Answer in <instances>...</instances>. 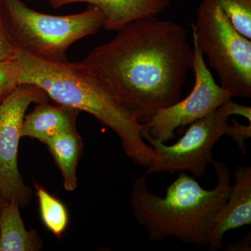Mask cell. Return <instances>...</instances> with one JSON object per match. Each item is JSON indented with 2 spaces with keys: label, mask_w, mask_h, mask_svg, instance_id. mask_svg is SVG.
<instances>
[{
  "label": "cell",
  "mask_w": 251,
  "mask_h": 251,
  "mask_svg": "<svg viewBox=\"0 0 251 251\" xmlns=\"http://www.w3.org/2000/svg\"><path fill=\"white\" fill-rule=\"evenodd\" d=\"M227 251H251V234L246 237L242 242H238L237 244H231L227 248Z\"/></svg>",
  "instance_id": "obj_19"
},
{
  "label": "cell",
  "mask_w": 251,
  "mask_h": 251,
  "mask_svg": "<svg viewBox=\"0 0 251 251\" xmlns=\"http://www.w3.org/2000/svg\"><path fill=\"white\" fill-rule=\"evenodd\" d=\"M234 184L213 223L209 234V250L223 247L224 234L230 229L251 224V168L238 166L233 175Z\"/></svg>",
  "instance_id": "obj_9"
},
{
  "label": "cell",
  "mask_w": 251,
  "mask_h": 251,
  "mask_svg": "<svg viewBox=\"0 0 251 251\" xmlns=\"http://www.w3.org/2000/svg\"><path fill=\"white\" fill-rule=\"evenodd\" d=\"M10 36L18 49L39 58L67 62L69 48L94 35L105 24L97 6L78 14L54 16L31 9L23 0H1Z\"/></svg>",
  "instance_id": "obj_4"
},
{
  "label": "cell",
  "mask_w": 251,
  "mask_h": 251,
  "mask_svg": "<svg viewBox=\"0 0 251 251\" xmlns=\"http://www.w3.org/2000/svg\"><path fill=\"white\" fill-rule=\"evenodd\" d=\"M74 3L98 7L105 17L104 28L117 31L126 25L148 16H156L170 6V0H49L54 9Z\"/></svg>",
  "instance_id": "obj_10"
},
{
  "label": "cell",
  "mask_w": 251,
  "mask_h": 251,
  "mask_svg": "<svg viewBox=\"0 0 251 251\" xmlns=\"http://www.w3.org/2000/svg\"><path fill=\"white\" fill-rule=\"evenodd\" d=\"M232 125L233 132L229 136L237 144L239 152L242 154H245L247 153L245 141L251 137V123H249V125H243L233 119Z\"/></svg>",
  "instance_id": "obj_18"
},
{
  "label": "cell",
  "mask_w": 251,
  "mask_h": 251,
  "mask_svg": "<svg viewBox=\"0 0 251 251\" xmlns=\"http://www.w3.org/2000/svg\"><path fill=\"white\" fill-rule=\"evenodd\" d=\"M193 39L231 97L251 98V40L213 0H203L191 24Z\"/></svg>",
  "instance_id": "obj_5"
},
{
  "label": "cell",
  "mask_w": 251,
  "mask_h": 251,
  "mask_svg": "<svg viewBox=\"0 0 251 251\" xmlns=\"http://www.w3.org/2000/svg\"><path fill=\"white\" fill-rule=\"evenodd\" d=\"M17 203H4L0 211V251H38L44 242L34 229L27 230Z\"/></svg>",
  "instance_id": "obj_12"
},
{
  "label": "cell",
  "mask_w": 251,
  "mask_h": 251,
  "mask_svg": "<svg viewBox=\"0 0 251 251\" xmlns=\"http://www.w3.org/2000/svg\"><path fill=\"white\" fill-rule=\"evenodd\" d=\"M80 112L66 105H52L48 102L36 103L32 111L25 116L22 137L44 143L54 135L76 130V119Z\"/></svg>",
  "instance_id": "obj_11"
},
{
  "label": "cell",
  "mask_w": 251,
  "mask_h": 251,
  "mask_svg": "<svg viewBox=\"0 0 251 251\" xmlns=\"http://www.w3.org/2000/svg\"><path fill=\"white\" fill-rule=\"evenodd\" d=\"M50 152L62 173L66 191H74L77 186V166L82 142L76 130L64 132L46 140Z\"/></svg>",
  "instance_id": "obj_13"
},
{
  "label": "cell",
  "mask_w": 251,
  "mask_h": 251,
  "mask_svg": "<svg viewBox=\"0 0 251 251\" xmlns=\"http://www.w3.org/2000/svg\"><path fill=\"white\" fill-rule=\"evenodd\" d=\"M238 31L251 40V0H213Z\"/></svg>",
  "instance_id": "obj_15"
},
{
  "label": "cell",
  "mask_w": 251,
  "mask_h": 251,
  "mask_svg": "<svg viewBox=\"0 0 251 251\" xmlns=\"http://www.w3.org/2000/svg\"><path fill=\"white\" fill-rule=\"evenodd\" d=\"M195 85L191 93L181 101L157 111L142 124L145 140L165 143L175 137V130L189 125L214 111L232 99L230 94L216 83L204 62V55L193 39Z\"/></svg>",
  "instance_id": "obj_8"
},
{
  "label": "cell",
  "mask_w": 251,
  "mask_h": 251,
  "mask_svg": "<svg viewBox=\"0 0 251 251\" xmlns=\"http://www.w3.org/2000/svg\"><path fill=\"white\" fill-rule=\"evenodd\" d=\"M1 101L0 100V105H1Z\"/></svg>",
  "instance_id": "obj_21"
},
{
  "label": "cell",
  "mask_w": 251,
  "mask_h": 251,
  "mask_svg": "<svg viewBox=\"0 0 251 251\" xmlns=\"http://www.w3.org/2000/svg\"><path fill=\"white\" fill-rule=\"evenodd\" d=\"M44 90L31 84H20L0 105V196L5 203L27 206L32 189L25 184L18 168L23 120L31 103L49 101Z\"/></svg>",
  "instance_id": "obj_7"
},
{
  "label": "cell",
  "mask_w": 251,
  "mask_h": 251,
  "mask_svg": "<svg viewBox=\"0 0 251 251\" xmlns=\"http://www.w3.org/2000/svg\"><path fill=\"white\" fill-rule=\"evenodd\" d=\"M22 74L21 63L14 60L0 61V100L2 101L20 85Z\"/></svg>",
  "instance_id": "obj_16"
},
{
  "label": "cell",
  "mask_w": 251,
  "mask_h": 251,
  "mask_svg": "<svg viewBox=\"0 0 251 251\" xmlns=\"http://www.w3.org/2000/svg\"><path fill=\"white\" fill-rule=\"evenodd\" d=\"M39 201L41 220L57 238L62 237L69 225V217L64 204L40 185L34 184Z\"/></svg>",
  "instance_id": "obj_14"
},
{
  "label": "cell",
  "mask_w": 251,
  "mask_h": 251,
  "mask_svg": "<svg viewBox=\"0 0 251 251\" xmlns=\"http://www.w3.org/2000/svg\"><path fill=\"white\" fill-rule=\"evenodd\" d=\"M117 31L81 63L143 124L179 101L193 69V48L182 26L156 16L140 18Z\"/></svg>",
  "instance_id": "obj_1"
},
{
  "label": "cell",
  "mask_w": 251,
  "mask_h": 251,
  "mask_svg": "<svg viewBox=\"0 0 251 251\" xmlns=\"http://www.w3.org/2000/svg\"><path fill=\"white\" fill-rule=\"evenodd\" d=\"M17 59L22 67L20 84L37 86L59 105L93 115L116 133L125 154L135 164L147 169L156 164L158 155L145 141L142 124L81 62H54L21 50Z\"/></svg>",
  "instance_id": "obj_2"
},
{
  "label": "cell",
  "mask_w": 251,
  "mask_h": 251,
  "mask_svg": "<svg viewBox=\"0 0 251 251\" xmlns=\"http://www.w3.org/2000/svg\"><path fill=\"white\" fill-rule=\"evenodd\" d=\"M4 201H3L2 198L0 196V211H1L2 206H4Z\"/></svg>",
  "instance_id": "obj_20"
},
{
  "label": "cell",
  "mask_w": 251,
  "mask_h": 251,
  "mask_svg": "<svg viewBox=\"0 0 251 251\" xmlns=\"http://www.w3.org/2000/svg\"><path fill=\"white\" fill-rule=\"evenodd\" d=\"M19 53L20 50L8 31L2 2L0 0V61L14 60L18 58Z\"/></svg>",
  "instance_id": "obj_17"
},
{
  "label": "cell",
  "mask_w": 251,
  "mask_h": 251,
  "mask_svg": "<svg viewBox=\"0 0 251 251\" xmlns=\"http://www.w3.org/2000/svg\"><path fill=\"white\" fill-rule=\"evenodd\" d=\"M232 115H239L251 123V108L229 99L209 115L190 124L184 135L171 145L148 138L158 155L154 166L148 168L147 175L187 171L195 177L202 178L212 161V150L220 138L230 135L233 126L229 125Z\"/></svg>",
  "instance_id": "obj_6"
},
{
  "label": "cell",
  "mask_w": 251,
  "mask_h": 251,
  "mask_svg": "<svg viewBox=\"0 0 251 251\" xmlns=\"http://www.w3.org/2000/svg\"><path fill=\"white\" fill-rule=\"evenodd\" d=\"M217 184L206 190L182 172L167 188L165 197L150 192L147 174L137 178L130 206L137 222L153 242L175 238L185 244L207 247L216 214L228 196L231 175L227 166L212 159Z\"/></svg>",
  "instance_id": "obj_3"
}]
</instances>
